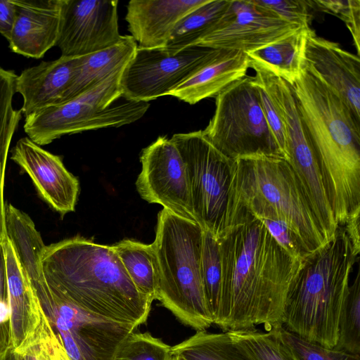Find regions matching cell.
Masks as SVG:
<instances>
[{
    "instance_id": "cell-24",
    "label": "cell",
    "mask_w": 360,
    "mask_h": 360,
    "mask_svg": "<svg viewBox=\"0 0 360 360\" xmlns=\"http://www.w3.org/2000/svg\"><path fill=\"white\" fill-rule=\"evenodd\" d=\"M309 30V27H301L276 41L247 53L250 66L263 68L292 84L304 64Z\"/></svg>"
},
{
    "instance_id": "cell-30",
    "label": "cell",
    "mask_w": 360,
    "mask_h": 360,
    "mask_svg": "<svg viewBox=\"0 0 360 360\" xmlns=\"http://www.w3.org/2000/svg\"><path fill=\"white\" fill-rule=\"evenodd\" d=\"M200 277L204 296L213 324L217 319L221 283V264L218 240L203 229Z\"/></svg>"
},
{
    "instance_id": "cell-37",
    "label": "cell",
    "mask_w": 360,
    "mask_h": 360,
    "mask_svg": "<svg viewBox=\"0 0 360 360\" xmlns=\"http://www.w3.org/2000/svg\"><path fill=\"white\" fill-rule=\"evenodd\" d=\"M12 348L5 253L0 242V356Z\"/></svg>"
},
{
    "instance_id": "cell-13",
    "label": "cell",
    "mask_w": 360,
    "mask_h": 360,
    "mask_svg": "<svg viewBox=\"0 0 360 360\" xmlns=\"http://www.w3.org/2000/svg\"><path fill=\"white\" fill-rule=\"evenodd\" d=\"M136 186L141 198L195 221L186 166L172 141L159 136L142 150Z\"/></svg>"
},
{
    "instance_id": "cell-28",
    "label": "cell",
    "mask_w": 360,
    "mask_h": 360,
    "mask_svg": "<svg viewBox=\"0 0 360 360\" xmlns=\"http://www.w3.org/2000/svg\"><path fill=\"white\" fill-rule=\"evenodd\" d=\"M172 356L183 360H250L232 342L227 332L197 331L171 348Z\"/></svg>"
},
{
    "instance_id": "cell-39",
    "label": "cell",
    "mask_w": 360,
    "mask_h": 360,
    "mask_svg": "<svg viewBox=\"0 0 360 360\" xmlns=\"http://www.w3.org/2000/svg\"><path fill=\"white\" fill-rule=\"evenodd\" d=\"M51 332L52 329L49 323L41 333L18 352L23 354L25 360H51Z\"/></svg>"
},
{
    "instance_id": "cell-31",
    "label": "cell",
    "mask_w": 360,
    "mask_h": 360,
    "mask_svg": "<svg viewBox=\"0 0 360 360\" xmlns=\"http://www.w3.org/2000/svg\"><path fill=\"white\" fill-rule=\"evenodd\" d=\"M333 349L360 356V266L349 285L339 320L338 338Z\"/></svg>"
},
{
    "instance_id": "cell-23",
    "label": "cell",
    "mask_w": 360,
    "mask_h": 360,
    "mask_svg": "<svg viewBox=\"0 0 360 360\" xmlns=\"http://www.w3.org/2000/svg\"><path fill=\"white\" fill-rule=\"evenodd\" d=\"M137 47V43L131 35H124L113 46L80 56L77 71L65 101L123 71Z\"/></svg>"
},
{
    "instance_id": "cell-18",
    "label": "cell",
    "mask_w": 360,
    "mask_h": 360,
    "mask_svg": "<svg viewBox=\"0 0 360 360\" xmlns=\"http://www.w3.org/2000/svg\"><path fill=\"white\" fill-rule=\"evenodd\" d=\"M79 57L60 56L25 69L15 81V91L23 99L20 108L25 117L65 102L72 85Z\"/></svg>"
},
{
    "instance_id": "cell-16",
    "label": "cell",
    "mask_w": 360,
    "mask_h": 360,
    "mask_svg": "<svg viewBox=\"0 0 360 360\" xmlns=\"http://www.w3.org/2000/svg\"><path fill=\"white\" fill-rule=\"evenodd\" d=\"M304 65L328 85L360 122V59L309 30Z\"/></svg>"
},
{
    "instance_id": "cell-42",
    "label": "cell",
    "mask_w": 360,
    "mask_h": 360,
    "mask_svg": "<svg viewBox=\"0 0 360 360\" xmlns=\"http://www.w3.org/2000/svg\"><path fill=\"white\" fill-rule=\"evenodd\" d=\"M0 360H25V358L22 353L11 348L0 356Z\"/></svg>"
},
{
    "instance_id": "cell-35",
    "label": "cell",
    "mask_w": 360,
    "mask_h": 360,
    "mask_svg": "<svg viewBox=\"0 0 360 360\" xmlns=\"http://www.w3.org/2000/svg\"><path fill=\"white\" fill-rule=\"evenodd\" d=\"M311 6H316L320 11L337 15L349 30L357 56L360 54V1L359 0H330L310 1Z\"/></svg>"
},
{
    "instance_id": "cell-2",
    "label": "cell",
    "mask_w": 360,
    "mask_h": 360,
    "mask_svg": "<svg viewBox=\"0 0 360 360\" xmlns=\"http://www.w3.org/2000/svg\"><path fill=\"white\" fill-rule=\"evenodd\" d=\"M41 266L48 285L92 314L137 328L153 301L141 295L112 245L82 236L46 245Z\"/></svg>"
},
{
    "instance_id": "cell-41",
    "label": "cell",
    "mask_w": 360,
    "mask_h": 360,
    "mask_svg": "<svg viewBox=\"0 0 360 360\" xmlns=\"http://www.w3.org/2000/svg\"><path fill=\"white\" fill-rule=\"evenodd\" d=\"M359 217L356 216L350 218L342 226L350 240L354 252L358 255L360 252Z\"/></svg>"
},
{
    "instance_id": "cell-19",
    "label": "cell",
    "mask_w": 360,
    "mask_h": 360,
    "mask_svg": "<svg viewBox=\"0 0 360 360\" xmlns=\"http://www.w3.org/2000/svg\"><path fill=\"white\" fill-rule=\"evenodd\" d=\"M15 19L8 40L11 50L39 59L56 46L61 0H13Z\"/></svg>"
},
{
    "instance_id": "cell-33",
    "label": "cell",
    "mask_w": 360,
    "mask_h": 360,
    "mask_svg": "<svg viewBox=\"0 0 360 360\" xmlns=\"http://www.w3.org/2000/svg\"><path fill=\"white\" fill-rule=\"evenodd\" d=\"M279 333L296 360H360L359 355L335 349H328L302 340L287 331L283 326L279 328Z\"/></svg>"
},
{
    "instance_id": "cell-4",
    "label": "cell",
    "mask_w": 360,
    "mask_h": 360,
    "mask_svg": "<svg viewBox=\"0 0 360 360\" xmlns=\"http://www.w3.org/2000/svg\"><path fill=\"white\" fill-rule=\"evenodd\" d=\"M246 214L284 222L306 257L330 240L293 169L282 157L253 155L234 160L226 228Z\"/></svg>"
},
{
    "instance_id": "cell-7",
    "label": "cell",
    "mask_w": 360,
    "mask_h": 360,
    "mask_svg": "<svg viewBox=\"0 0 360 360\" xmlns=\"http://www.w3.org/2000/svg\"><path fill=\"white\" fill-rule=\"evenodd\" d=\"M122 72L65 102L25 117L24 130L27 137L41 146L64 135L119 127L141 119L148 110L149 103L126 100L112 105L122 96Z\"/></svg>"
},
{
    "instance_id": "cell-26",
    "label": "cell",
    "mask_w": 360,
    "mask_h": 360,
    "mask_svg": "<svg viewBox=\"0 0 360 360\" xmlns=\"http://www.w3.org/2000/svg\"><path fill=\"white\" fill-rule=\"evenodd\" d=\"M112 246L139 292L155 300L157 271L152 245L124 239Z\"/></svg>"
},
{
    "instance_id": "cell-1",
    "label": "cell",
    "mask_w": 360,
    "mask_h": 360,
    "mask_svg": "<svg viewBox=\"0 0 360 360\" xmlns=\"http://www.w3.org/2000/svg\"><path fill=\"white\" fill-rule=\"evenodd\" d=\"M217 240L221 283L214 324L223 332L281 327L286 297L304 259L288 254L251 214Z\"/></svg>"
},
{
    "instance_id": "cell-14",
    "label": "cell",
    "mask_w": 360,
    "mask_h": 360,
    "mask_svg": "<svg viewBox=\"0 0 360 360\" xmlns=\"http://www.w3.org/2000/svg\"><path fill=\"white\" fill-rule=\"evenodd\" d=\"M118 1L61 0L56 46L61 56L80 57L103 50L122 38Z\"/></svg>"
},
{
    "instance_id": "cell-20",
    "label": "cell",
    "mask_w": 360,
    "mask_h": 360,
    "mask_svg": "<svg viewBox=\"0 0 360 360\" xmlns=\"http://www.w3.org/2000/svg\"><path fill=\"white\" fill-rule=\"evenodd\" d=\"M208 0H131L125 20L138 46L165 48L177 23Z\"/></svg>"
},
{
    "instance_id": "cell-3",
    "label": "cell",
    "mask_w": 360,
    "mask_h": 360,
    "mask_svg": "<svg viewBox=\"0 0 360 360\" xmlns=\"http://www.w3.org/2000/svg\"><path fill=\"white\" fill-rule=\"evenodd\" d=\"M291 86L335 222L342 226L360 216V122L304 64Z\"/></svg>"
},
{
    "instance_id": "cell-45",
    "label": "cell",
    "mask_w": 360,
    "mask_h": 360,
    "mask_svg": "<svg viewBox=\"0 0 360 360\" xmlns=\"http://www.w3.org/2000/svg\"><path fill=\"white\" fill-rule=\"evenodd\" d=\"M172 360H183L177 356H172Z\"/></svg>"
},
{
    "instance_id": "cell-43",
    "label": "cell",
    "mask_w": 360,
    "mask_h": 360,
    "mask_svg": "<svg viewBox=\"0 0 360 360\" xmlns=\"http://www.w3.org/2000/svg\"><path fill=\"white\" fill-rule=\"evenodd\" d=\"M56 336L55 333H53V331L52 330V332H51V339H50V342H51V352H50L51 360H60L59 357H58V352H57V349H56Z\"/></svg>"
},
{
    "instance_id": "cell-8",
    "label": "cell",
    "mask_w": 360,
    "mask_h": 360,
    "mask_svg": "<svg viewBox=\"0 0 360 360\" xmlns=\"http://www.w3.org/2000/svg\"><path fill=\"white\" fill-rule=\"evenodd\" d=\"M215 111L205 138L231 160L253 155L284 156L263 114L251 76H245L215 97Z\"/></svg>"
},
{
    "instance_id": "cell-44",
    "label": "cell",
    "mask_w": 360,
    "mask_h": 360,
    "mask_svg": "<svg viewBox=\"0 0 360 360\" xmlns=\"http://www.w3.org/2000/svg\"><path fill=\"white\" fill-rule=\"evenodd\" d=\"M56 346L60 360H71L56 337Z\"/></svg>"
},
{
    "instance_id": "cell-6",
    "label": "cell",
    "mask_w": 360,
    "mask_h": 360,
    "mask_svg": "<svg viewBox=\"0 0 360 360\" xmlns=\"http://www.w3.org/2000/svg\"><path fill=\"white\" fill-rule=\"evenodd\" d=\"M202 233L195 221L163 208L151 243L157 271L155 300L196 331L213 324L200 277Z\"/></svg>"
},
{
    "instance_id": "cell-22",
    "label": "cell",
    "mask_w": 360,
    "mask_h": 360,
    "mask_svg": "<svg viewBox=\"0 0 360 360\" xmlns=\"http://www.w3.org/2000/svg\"><path fill=\"white\" fill-rule=\"evenodd\" d=\"M5 230L32 288L43 283L46 278L41 259L46 245L32 219L13 205L6 204Z\"/></svg>"
},
{
    "instance_id": "cell-5",
    "label": "cell",
    "mask_w": 360,
    "mask_h": 360,
    "mask_svg": "<svg viewBox=\"0 0 360 360\" xmlns=\"http://www.w3.org/2000/svg\"><path fill=\"white\" fill-rule=\"evenodd\" d=\"M359 260L343 226L322 248L307 257L289 288L282 326L302 340L335 347L339 320Z\"/></svg>"
},
{
    "instance_id": "cell-15",
    "label": "cell",
    "mask_w": 360,
    "mask_h": 360,
    "mask_svg": "<svg viewBox=\"0 0 360 360\" xmlns=\"http://www.w3.org/2000/svg\"><path fill=\"white\" fill-rule=\"evenodd\" d=\"M11 159L28 174L40 197L62 217L75 211L79 181L66 169L60 156L27 136L17 141Z\"/></svg>"
},
{
    "instance_id": "cell-9",
    "label": "cell",
    "mask_w": 360,
    "mask_h": 360,
    "mask_svg": "<svg viewBox=\"0 0 360 360\" xmlns=\"http://www.w3.org/2000/svg\"><path fill=\"white\" fill-rule=\"evenodd\" d=\"M185 164L195 221L217 239L226 228L234 160L219 151L202 130L170 139Z\"/></svg>"
},
{
    "instance_id": "cell-27",
    "label": "cell",
    "mask_w": 360,
    "mask_h": 360,
    "mask_svg": "<svg viewBox=\"0 0 360 360\" xmlns=\"http://www.w3.org/2000/svg\"><path fill=\"white\" fill-rule=\"evenodd\" d=\"M230 1L208 0L188 13L174 27L165 49L176 53L195 46L222 15Z\"/></svg>"
},
{
    "instance_id": "cell-40",
    "label": "cell",
    "mask_w": 360,
    "mask_h": 360,
    "mask_svg": "<svg viewBox=\"0 0 360 360\" xmlns=\"http://www.w3.org/2000/svg\"><path fill=\"white\" fill-rule=\"evenodd\" d=\"M15 13L13 0H0V34L8 41L15 22Z\"/></svg>"
},
{
    "instance_id": "cell-32",
    "label": "cell",
    "mask_w": 360,
    "mask_h": 360,
    "mask_svg": "<svg viewBox=\"0 0 360 360\" xmlns=\"http://www.w3.org/2000/svg\"><path fill=\"white\" fill-rule=\"evenodd\" d=\"M169 345L149 333H130L117 346L111 360H172Z\"/></svg>"
},
{
    "instance_id": "cell-21",
    "label": "cell",
    "mask_w": 360,
    "mask_h": 360,
    "mask_svg": "<svg viewBox=\"0 0 360 360\" xmlns=\"http://www.w3.org/2000/svg\"><path fill=\"white\" fill-rule=\"evenodd\" d=\"M249 68L250 59L246 53L215 49L208 62L169 96L191 105L216 97L228 86L246 76Z\"/></svg>"
},
{
    "instance_id": "cell-10",
    "label": "cell",
    "mask_w": 360,
    "mask_h": 360,
    "mask_svg": "<svg viewBox=\"0 0 360 360\" xmlns=\"http://www.w3.org/2000/svg\"><path fill=\"white\" fill-rule=\"evenodd\" d=\"M34 292L51 329L71 360H111L119 344L136 328L84 310L47 282Z\"/></svg>"
},
{
    "instance_id": "cell-12",
    "label": "cell",
    "mask_w": 360,
    "mask_h": 360,
    "mask_svg": "<svg viewBox=\"0 0 360 360\" xmlns=\"http://www.w3.org/2000/svg\"><path fill=\"white\" fill-rule=\"evenodd\" d=\"M301 27L282 19L255 0H231L222 15L195 46L247 53Z\"/></svg>"
},
{
    "instance_id": "cell-34",
    "label": "cell",
    "mask_w": 360,
    "mask_h": 360,
    "mask_svg": "<svg viewBox=\"0 0 360 360\" xmlns=\"http://www.w3.org/2000/svg\"><path fill=\"white\" fill-rule=\"evenodd\" d=\"M252 77L257 89L261 108L268 126L285 159L288 160L284 125L278 105L260 73L255 71V75Z\"/></svg>"
},
{
    "instance_id": "cell-36",
    "label": "cell",
    "mask_w": 360,
    "mask_h": 360,
    "mask_svg": "<svg viewBox=\"0 0 360 360\" xmlns=\"http://www.w3.org/2000/svg\"><path fill=\"white\" fill-rule=\"evenodd\" d=\"M259 5L272 11L282 19L301 27H309L310 1L255 0Z\"/></svg>"
},
{
    "instance_id": "cell-25",
    "label": "cell",
    "mask_w": 360,
    "mask_h": 360,
    "mask_svg": "<svg viewBox=\"0 0 360 360\" xmlns=\"http://www.w3.org/2000/svg\"><path fill=\"white\" fill-rule=\"evenodd\" d=\"M17 75L0 66V242L6 238L4 198L6 165L11 143L22 117L20 109H15L13 98Z\"/></svg>"
},
{
    "instance_id": "cell-29",
    "label": "cell",
    "mask_w": 360,
    "mask_h": 360,
    "mask_svg": "<svg viewBox=\"0 0 360 360\" xmlns=\"http://www.w3.org/2000/svg\"><path fill=\"white\" fill-rule=\"evenodd\" d=\"M226 332L234 345L250 360H296L282 340L279 328L269 330L252 328Z\"/></svg>"
},
{
    "instance_id": "cell-38",
    "label": "cell",
    "mask_w": 360,
    "mask_h": 360,
    "mask_svg": "<svg viewBox=\"0 0 360 360\" xmlns=\"http://www.w3.org/2000/svg\"><path fill=\"white\" fill-rule=\"evenodd\" d=\"M276 241L291 256L304 259L307 257L294 234L283 221L261 219Z\"/></svg>"
},
{
    "instance_id": "cell-11",
    "label": "cell",
    "mask_w": 360,
    "mask_h": 360,
    "mask_svg": "<svg viewBox=\"0 0 360 360\" xmlns=\"http://www.w3.org/2000/svg\"><path fill=\"white\" fill-rule=\"evenodd\" d=\"M215 49L193 46L173 53L165 48L137 47L123 70L120 84L126 100L148 102L169 94L211 58Z\"/></svg>"
},
{
    "instance_id": "cell-17",
    "label": "cell",
    "mask_w": 360,
    "mask_h": 360,
    "mask_svg": "<svg viewBox=\"0 0 360 360\" xmlns=\"http://www.w3.org/2000/svg\"><path fill=\"white\" fill-rule=\"evenodd\" d=\"M2 243L10 306L11 345L12 349L20 352L44 330L49 322L11 243L7 238Z\"/></svg>"
}]
</instances>
